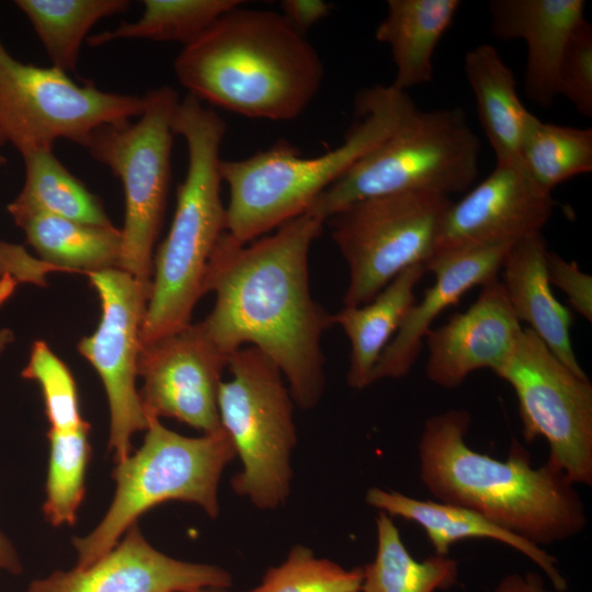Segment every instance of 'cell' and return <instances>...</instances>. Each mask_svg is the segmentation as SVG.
I'll return each mask as SVG.
<instances>
[{"label": "cell", "mask_w": 592, "mask_h": 592, "mask_svg": "<svg viewBox=\"0 0 592 592\" xmlns=\"http://www.w3.org/2000/svg\"><path fill=\"white\" fill-rule=\"evenodd\" d=\"M326 221L306 212L272 234L239 243L226 231L207 264L203 293H215L204 331L225 355L250 343L282 372L294 402L312 409L325 390L321 338L332 315L314 300L308 255Z\"/></svg>", "instance_id": "cell-1"}, {"label": "cell", "mask_w": 592, "mask_h": 592, "mask_svg": "<svg viewBox=\"0 0 592 592\" xmlns=\"http://www.w3.org/2000/svg\"><path fill=\"white\" fill-rule=\"evenodd\" d=\"M179 82L200 101L250 118L298 117L319 92L325 70L305 35L271 10L219 16L177 56Z\"/></svg>", "instance_id": "cell-2"}, {"label": "cell", "mask_w": 592, "mask_h": 592, "mask_svg": "<svg viewBox=\"0 0 592 592\" xmlns=\"http://www.w3.org/2000/svg\"><path fill=\"white\" fill-rule=\"evenodd\" d=\"M469 423L464 409L432 415L424 423L418 447L420 478L433 497L476 511L539 547L584 528L583 503L563 473L547 462L533 468L516 440L505 460L470 448Z\"/></svg>", "instance_id": "cell-3"}, {"label": "cell", "mask_w": 592, "mask_h": 592, "mask_svg": "<svg viewBox=\"0 0 592 592\" xmlns=\"http://www.w3.org/2000/svg\"><path fill=\"white\" fill-rule=\"evenodd\" d=\"M357 118L333 149L301 157L278 141L241 160H221L229 189L226 232L239 243L251 242L306 213L314 201L389 135L417 107L407 92L376 84L360 92Z\"/></svg>", "instance_id": "cell-4"}, {"label": "cell", "mask_w": 592, "mask_h": 592, "mask_svg": "<svg viewBox=\"0 0 592 592\" xmlns=\"http://www.w3.org/2000/svg\"><path fill=\"white\" fill-rule=\"evenodd\" d=\"M174 135L187 148L185 178L177 191V206L169 232L153 254L151 292L140 343L174 333L191 323L193 308L204 295L207 264L226 231L221 200L220 147L226 123L198 99L180 100L173 116Z\"/></svg>", "instance_id": "cell-5"}, {"label": "cell", "mask_w": 592, "mask_h": 592, "mask_svg": "<svg viewBox=\"0 0 592 592\" xmlns=\"http://www.w3.org/2000/svg\"><path fill=\"white\" fill-rule=\"evenodd\" d=\"M139 448L115 463V492L96 526L72 538L77 568H86L110 551L147 511L167 501L200 506L209 517L219 514V482L236 457L227 433L220 430L191 437L148 417Z\"/></svg>", "instance_id": "cell-6"}, {"label": "cell", "mask_w": 592, "mask_h": 592, "mask_svg": "<svg viewBox=\"0 0 592 592\" xmlns=\"http://www.w3.org/2000/svg\"><path fill=\"white\" fill-rule=\"evenodd\" d=\"M480 140L460 107H415L397 129L325 190L307 212L325 221L372 196L429 192L448 196L473 187Z\"/></svg>", "instance_id": "cell-7"}, {"label": "cell", "mask_w": 592, "mask_h": 592, "mask_svg": "<svg viewBox=\"0 0 592 592\" xmlns=\"http://www.w3.org/2000/svg\"><path fill=\"white\" fill-rule=\"evenodd\" d=\"M227 367L231 378L220 383L218 413L241 464L231 488L259 510L278 509L292 486L295 402L280 368L257 348H240Z\"/></svg>", "instance_id": "cell-8"}, {"label": "cell", "mask_w": 592, "mask_h": 592, "mask_svg": "<svg viewBox=\"0 0 592 592\" xmlns=\"http://www.w3.org/2000/svg\"><path fill=\"white\" fill-rule=\"evenodd\" d=\"M146 106L132 121L95 129L83 147L123 185L124 225L118 269L151 286L153 248L164 215L171 179L172 116L180 99L161 86L148 91Z\"/></svg>", "instance_id": "cell-9"}, {"label": "cell", "mask_w": 592, "mask_h": 592, "mask_svg": "<svg viewBox=\"0 0 592 592\" xmlns=\"http://www.w3.org/2000/svg\"><path fill=\"white\" fill-rule=\"evenodd\" d=\"M452 203L436 193H394L356 201L328 218L349 269L344 307L368 303L408 267L425 265Z\"/></svg>", "instance_id": "cell-10"}, {"label": "cell", "mask_w": 592, "mask_h": 592, "mask_svg": "<svg viewBox=\"0 0 592 592\" xmlns=\"http://www.w3.org/2000/svg\"><path fill=\"white\" fill-rule=\"evenodd\" d=\"M145 106V95L103 91L56 67L24 64L0 38V136L20 153L53 149L57 139L83 146L95 129L129 122Z\"/></svg>", "instance_id": "cell-11"}, {"label": "cell", "mask_w": 592, "mask_h": 592, "mask_svg": "<svg viewBox=\"0 0 592 592\" xmlns=\"http://www.w3.org/2000/svg\"><path fill=\"white\" fill-rule=\"evenodd\" d=\"M514 390L531 442L544 437L547 463L573 485L592 483V384L565 366L528 328L494 372Z\"/></svg>", "instance_id": "cell-12"}, {"label": "cell", "mask_w": 592, "mask_h": 592, "mask_svg": "<svg viewBox=\"0 0 592 592\" xmlns=\"http://www.w3.org/2000/svg\"><path fill=\"white\" fill-rule=\"evenodd\" d=\"M87 275L102 312L95 331L82 338L77 349L104 386L110 412L107 446L117 463L132 454L133 435L148 425L136 378L140 330L151 286L121 269Z\"/></svg>", "instance_id": "cell-13"}, {"label": "cell", "mask_w": 592, "mask_h": 592, "mask_svg": "<svg viewBox=\"0 0 592 592\" xmlns=\"http://www.w3.org/2000/svg\"><path fill=\"white\" fill-rule=\"evenodd\" d=\"M227 364L200 322L140 343L138 396L146 417L172 418L203 434L220 430L218 391Z\"/></svg>", "instance_id": "cell-14"}, {"label": "cell", "mask_w": 592, "mask_h": 592, "mask_svg": "<svg viewBox=\"0 0 592 592\" xmlns=\"http://www.w3.org/2000/svg\"><path fill=\"white\" fill-rule=\"evenodd\" d=\"M231 584L230 573L221 567L161 553L136 523L90 566L55 570L33 580L27 592H198Z\"/></svg>", "instance_id": "cell-15"}, {"label": "cell", "mask_w": 592, "mask_h": 592, "mask_svg": "<svg viewBox=\"0 0 592 592\" xmlns=\"http://www.w3.org/2000/svg\"><path fill=\"white\" fill-rule=\"evenodd\" d=\"M554 208L551 193L542 190L523 166L497 164L482 182L448 207L436 252L471 244H512L542 234Z\"/></svg>", "instance_id": "cell-16"}, {"label": "cell", "mask_w": 592, "mask_h": 592, "mask_svg": "<svg viewBox=\"0 0 592 592\" xmlns=\"http://www.w3.org/2000/svg\"><path fill=\"white\" fill-rule=\"evenodd\" d=\"M522 330L502 283L492 280L481 286L468 309L426 333L425 375L433 384L452 389L476 371L494 373L513 351Z\"/></svg>", "instance_id": "cell-17"}, {"label": "cell", "mask_w": 592, "mask_h": 592, "mask_svg": "<svg viewBox=\"0 0 592 592\" xmlns=\"http://www.w3.org/2000/svg\"><path fill=\"white\" fill-rule=\"evenodd\" d=\"M513 244V243H512ZM508 243L471 244L436 252L426 263L434 283L409 309L375 367L374 383L401 378L413 366L433 321L475 286L498 278Z\"/></svg>", "instance_id": "cell-18"}, {"label": "cell", "mask_w": 592, "mask_h": 592, "mask_svg": "<svg viewBox=\"0 0 592 592\" xmlns=\"http://www.w3.org/2000/svg\"><path fill=\"white\" fill-rule=\"evenodd\" d=\"M583 0H491L492 34L522 39L527 47L524 89L528 99L549 109L558 95V69L574 30L585 20Z\"/></svg>", "instance_id": "cell-19"}, {"label": "cell", "mask_w": 592, "mask_h": 592, "mask_svg": "<svg viewBox=\"0 0 592 592\" xmlns=\"http://www.w3.org/2000/svg\"><path fill=\"white\" fill-rule=\"evenodd\" d=\"M547 244L542 234L515 241L500 270L508 300L547 349L571 372L585 377L571 343L572 312L554 295L547 275Z\"/></svg>", "instance_id": "cell-20"}, {"label": "cell", "mask_w": 592, "mask_h": 592, "mask_svg": "<svg viewBox=\"0 0 592 592\" xmlns=\"http://www.w3.org/2000/svg\"><path fill=\"white\" fill-rule=\"evenodd\" d=\"M365 501L389 516H398L420 525L431 542L435 555L447 556L456 542L468 538H488L520 551L535 562L557 591L567 587L556 567V559L542 547L509 532L468 508L441 501L418 500L395 490L373 487Z\"/></svg>", "instance_id": "cell-21"}, {"label": "cell", "mask_w": 592, "mask_h": 592, "mask_svg": "<svg viewBox=\"0 0 592 592\" xmlns=\"http://www.w3.org/2000/svg\"><path fill=\"white\" fill-rule=\"evenodd\" d=\"M425 273L424 264L408 267L368 303L332 315L333 325L343 329L351 344L350 387L364 389L374 383L378 360L415 304L414 289Z\"/></svg>", "instance_id": "cell-22"}, {"label": "cell", "mask_w": 592, "mask_h": 592, "mask_svg": "<svg viewBox=\"0 0 592 592\" xmlns=\"http://www.w3.org/2000/svg\"><path fill=\"white\" fill-rule=\"evenodd\" d=\"M464 70L497 164L522 166L521 146L532 113L517 95L512 70L489 44L478 45L466 53Z\"/></svg>", "instance_id": "cell-23"}, {"label": "cell", "mask_w": 592, "mask_h": 592, "mask_svg": "<svg viewBox=\"0 0 592 592\" xmlns=\"http://www.w3.org/2000/svg\"><path fill=\"white\" fill-rule=\"evenodd\" d=\"M458 0H388L375 37L390 48L396 76L390 83L405 91L431 81L433 55L458 9Z\"/></svg>", "instance_id": "cell-24"}, {"label": "cell", "mask_w": 592, "mask_h": 592, "mask_svg": "<svg viewBox=\"0 0 592 592\" xmlns=\"http://www.w3.org/2000/svg\"><path fill=\"white\" fill-rule=\"evenodd\" d=\"M20 155L25 166V181L19 195L7 206L16 226L35 214L113 226L101 200L70 173L53 149L37 148Z\"/></svg>", "instance_id": "cell-25"}, {"label": "cell", "mask_w": 592, "mask_h": 592, "mask_svg": "<svg viewBox=\"0 0 592 592\" xmlns=\"http://www.w3.org/2000/svg\"><path fill=\"white\" fill-rule=\"evenodd\" d=\"M42 263L86 274L118 269L121 229L35 214L18 225Z\"/></svg>", "instance_id": "cell-26"}, {"label": "cell", "mask_w": 592, "mask_h": 592, "mask_svg": "<svg viewBox=\"0 0 592 592\" xmlns=\"http://www.w3.org/2000/svg\"><path fill=\"white\" fill-rule=\"evenodd\" d=\"M53 67L76 73L81 44L103 18L127 11L128 0H15Z\"/></svg>", "instance_id": "cell-27"}, {"label": "cell", "mask_w": 592, "mask_h": 592, "mask_svg": "<svg viewBox=\"0 0 592 592\" xmlns=\"http://www.w3.org/2000/svg\"><path fill=\"white\" fill-rule=\"evenodd\" d=\"M375 558L363 568L358 592H434L447 589L457 579V561L434 555L414 559L403 544L392 517L378 512Z\"/></svg>", "instance_id": "cell-28"}, {"label": "cell", "mask_w": 592, "mask_h": 592, "mask_svg": "<svg viewBox=\"0 0 592 592\" xmlns=\"http://www.w3.org/2000/svg\"><path fill=\"white\" fill-rule=\"evenodd\" d=\"M242 4L241 0H144L138 20L122 23L87 37L91 47L118 39H148L181 43L196 39L219 16Z\"/></svg>", "instance_id": "cell-29"}, {"label": "cell", "mask_w": 592, "mask_h": 592, "mask_svg": "<svg viewBox=\"0 0 592 592\" xmlns=\"http://www.w3.org/2000/svg\"><path fill=\"white\" fill-rule=\"evenodd\" d=\"M520 158L533 181L551 193L560 183L592 171V128L544 123L532 114Z\"/></svg>", "instance_id": "cell-30"}, {"label": "cell", "mask_w": 592, "mask_h": 592, "mask_svg": "<svg viewBox=\"0 0 592 592\" xmlns=\"http://www.w3.org/2000/svg\"><path fill=\"white\" fill-rule=\"evenodd\" d=\"M90 424L71 430H48L49 455L43 513L50 525L72 526L86 494L91 446Z\"/></svg>", "instance_id": "cell-31"}, {"label": "cell", "mask_w": 592, "mask_h": 592, "mask_svg": "<svg viewBox=\"0 0 592 592\" xmlns=\"http://www.w3.org/2000/svg\"><path fill=\"white\" fill-rule=\"evenodd\" d=\"M362 581L363 568L345 569L297 544L282 563L269 568L261 583L248 592H358Z\"/></svg>", "instance_id": "cell-32"}, {"label": "cell", "mask_w": 592, "mask_h": 592, "mask_svg": "<svg viewBox=\"0 0 592 592\" xmlns=\"http://www.w3.org/2000/svg\"><path fill=\"white\" fill-rule=\"evenodd\" d=\"M21 375L39 385L49 430L71 431L88 423L80 413L77 385L70 369L45 341L33 343Z\"/></svg>", "instance_id": "cell-33"}, {"label": "cell", "mask_w": 592, "mask_h": 592, "mask_svg": "<svg viewBox=\"0 0 592 592\" xmlns=\"http://www.w3.org/2000/svg\"><path fill=\"white\" fill-rule=\"evenodd\" d=\"M558 95L592 116V26L583 21L572 33L558 69Z\"/></svg>", "instance_id": "cell-34"}, {"label": "cell", "mask_w": 592, "mask_h": 592, "mask_svg": "<svg viewBox=\"0 0 592 592\" xmlns=\"http://www.w3.org/2000/svg\"><path fill=\"white\" fill-rule=\"evenodd\" d=\"M547 275L550 285L558 287L568 298L576 312L592 321V277L582 272L574 261H567L548 251Z\"/></svg>", "instance_id": "cell-35"}, {"label": "cell", "mask_w": 592, "mask_h": 592, "mask_svg": "<svg viewBox=\"0 0 592 592\" xmlns=\"http://www.w3.org/2000/svg\"><path fill=\"white\" fill-rule=\"evenodd\" d=\"M281 14L299 33L314 26L330 14V3L322 0H284Z\"/></svg>", "instance_id": "cell-36"}, {"label": "cell", "mask_w": 592, "mask_h": 592, "mask_svg": "<svg viewBox=\"0 0 592 592\" xmlns=\"http://www.w3.org/2000/svg\"><path fill=\"white\" fill-rule=\"evenodd\" d=\"M494 592H548L539 574L528 572L522 577L512 574L504 578Z\"/></svg>", "instance_id": "cell-37"}, {"label": "cell", "mask_w": 592, "mask_h": 592, "mask_svg": "<svg viewBox=\"0 0 592 592\" xmlns=\"http://www.w3.org/2000/svg\"><path fill=\"white\" fill-rule=\"evenodd\" d=\"M22 571L23 565L15 547L0 531V576L2 572L20 574Z\"/></svg>", "instance_id": "cell-38"}, {"label": "cell", "mask_w": 592, "mask_h": 592, "mask_svg": "<svg viewBox=\"0 0 592 592\" xmlns=\"http://www.w3.org/2000/svg\"><path fill=\"white\" fill-rule=\"evenodd\" d=\"M13 340L14 335L10 329H0V355Z\"/></svg>", "instance_id": "cell-39"}, {"label": "cell", "mask_w": 592, "mask_h": 592, "mask_svg": "<svg viewBox=\"0 0 592 592\" xmlns=\"http://www.w3.org/2000/svg\"><path fill=\"white\" fill-rule=\"evenodd\" d=\"M226 589L207 588L200 590L198 592H225Z\"/></svg>", "instance_id": "cell-40"}, {"label": "cell", "mask_w": 592, "mask_h": 592, "mask_svg": "<svg viewBox=\"0 0 592 592\" xmlns=\"http://www.w3.org/2000/svg\"><path fill=\"white\" fill-rule=\"evenodd\" d=\"M7 163V158L0 155V167Z\"/></svg>", "instance_id": "cell-41"}, {"label": "cell", "mask_w": 592, "mask_h": 592, "mask_svg": "<svg viewBox=\"0 0 592 592\" xmlns=\"http://www.w3.org/2000/svg\"><path fill=\"white\" fill-rule=\"evenodd\" d=\"M5 145V141L3 140V138L0 136V147Z\"/></svg>", "instance_id": "cell-42"}]
</instances>
